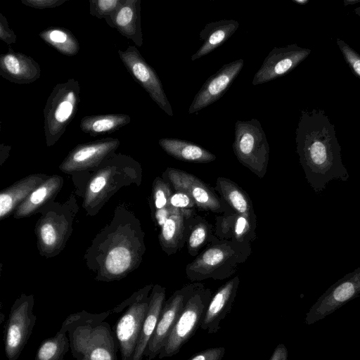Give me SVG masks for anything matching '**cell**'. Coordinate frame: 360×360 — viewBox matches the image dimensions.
I'll return each instance as SVG.
<instances>
[{"label": "cell", "mask_w": 360, "mask_h": 360, "mask_svg": "<svg viewBox=\"0 0 360 360\" xmlns=\"http://www.w3.org/2000/svg\"><path fill=\"white\" fill-rule=\"evenodd\" d=\"M42 181L43 178L40 176H30L2 191L0 194L1 219L11 213L20 202H22Z\"/></svg>", "instance_id": "cell-25"}, {"label": "cell", "mask_w": 360, "mask_h": 360, "mask_svg": "<svg viewBox=\"0 0 360 360\" xmlns=\"http://www.w3.org/2000/svg\"><path fill=\"white\" fill-rule=\"evenodd\" d=\"M239 284V276H236L221 285L212 295L200 326L202 330L209 334L219 331L221 322L231 310Z\"/></svg>", "instance_id": "cell-18"}, {"label": "cell", "mask_w": 360, "mask_h": 360, "mask_svg": "<svg viewBox=\"0 0 360 360\" xmlns=\"http://www.w3.org/2000/svg\"><path fill=\"white\" fill-rule=\"evenodd\" d=\"M196 215L193 209L175 208L160 230V243L165 253L168 255L175 254L184 246Z\"/></svg>", "instance_id": "cell-17"}, {"label": "cell", "mask_w": 360, "mask_h": 360, "mask_svg": "<svg viewBox=\"0 0 360 360\" xmlns=\"http://www.w3.org/2000/svg\"><path fill=\"white\" fill-rule=\"evenodd\" d=\"M360 295V266L330 285L309 308L304 323L312 325Z\"/></svg>", "instance_id": "cell-9"}, {"label": "cell", "mask_w": 360, "mask_h": 360, "mask_svg": "<svg viewBox=\"0 0 360 360\" xmlns=\"http://www.w3.org/2000/svg\"><path fill=\"white\" fill-rule=\"evenodd\" d=\"M163 175L175 191H182L189 195L199 209L218 213H224L231 210L212 188L196 176L172 167H168Z\"/></svg>", "instance_id": "cell-11"}, {"label": "cell", "mask_w": 360, "mask_h": 360, "mask_svg": "<svg viewBox=\"0 0 360 360\" xmlns=\"http://www.w3.org/2000/svg\"><path fill=\"white\" fill-rule=\"evenodd\" d=\"M213 230L214 226L205 219L198 215L194 217L186 240L188 252L191 257H196L200 250L211 243Z\"/></svg>", "instance_id": "cell-30"}, {"label": "cell", "mask_w": 360, "mask_h": 360, "mask_svg": "<svg viewBox=\"0 0 360 360\" xmlns=\"http://www.w3.org/2000/svg\"><path fill=\"white\" fill-rule=\"evenodd\" d=\"M168 206L176 209L189 210L196 205L189 195L182 191H174L169 198Z\"/></svg>", "instance_id": "cell-35"}, {"label": "cell", "mask_w": 360, "mask_h": 360, "mask_svg": "<svg viewBox=\"0 0 360 360\" xmlns=\"http://www.w3.org/2000/svg\"><path fill=\"white\" fill-rule=\"evenodd\" d=\"M130 121V116L122 113L89 115L82 119L79 127L83 132L96 136L114 132Z\"/></svg>", "instance_id": "cell-26"}, {"label": "cell", "mask_w": 360, "mask_h": 360, "mask_svg": "<svg viewBox=\"0 0 360 360\" xmlns=\"http://www.w3.org/2000/svg\"><path fill=\"white\" fill-rule=\"evenodd\" d=\"M33 295H22L13 303L4 327V351L8 360H17L32 333L37 321Z\"/></svg>", "instance_id": "cell-8"}, {"label": "cell", "mask_w": 360, "mask_h": 360, "mask_svg": "<svg viewBox=\"0 0 360 360\" xmlns=\"http://www.w3.org/2000/svg\"><path fill=\"white\" fill-rule=\"evenodd\" d=\"M158 143L168 155L181 161L208 163L217 158L207 149L185 140L163 138L160 139Z\"/></svg>", "instance_id": "cell-23"}, {"label": "cell", "mask_w": 360, "mask_h": 360, "mask_svg": "<svg viewBox=\"0 0 360 360\" xmlns=\"http://www.w3.org/2000/svg\"><path fill=\"white\" fill-rule=\"evenodd\" d=\"M41 39L59 53L74 56L79 51V43L75 36L68 29L49 27L39 33Z\"/></svg>", "instance_id": "cell-27"}, {"label": "cell", "mask_w": 360, "mask_h": 360, "mask_svg": "<svg viewBox=\"0 0 360 360\" xmlns=\"http://www.w3.org/2000/svg\"><path fill=\"white\" fill-rule=\"evenodd\" d=\"M40 238L43 244L53 247L58 241V232L54 226L50 222L44 223L40 228Z\"/></svg>", "instance_id": "cell-36"}, {"label": "cell", "mask_w": 360, "mask_h": 360, "mask_svg": "<svg viewBox=\"0 0 360 360\" xmlns=\"http://www.w3.org/2000/svg\"><path fill=\"white\" fill-rule=\"evenodd\" d=\"M269 360H288L286 347L283 343L278 345Z\"/></svg>", "instance_id": "cell-42"}, {"label": "cell", "mask_w": 360, "mask_h": 360, "mask_svg": "<svg viewBox=\"0 0 360 360\" xmlns=\"http://www.w3.org/2000/svg\"><path fill=\"white\" fill-rule=\"evenodd\" d=\"M213 294L212 290L200 283L189 300L172 330L158 358L171 357L177 354L182 346L200 328Z\"/></svg>", "instance_id": "cell-7"}, {"label": "cell", "mask_w": 360, "mask_h": 360, "mask_svg": "<svg viewBox=\"0 0 360 360\" xmlns=\"http://www.w3.org/2000/svg\"><path fill=\"white\" fill-rule=\"evenodd\" d=\"M59 176H54L45 180L36 188L18 207L15 217H24L33 213L58 189Z\"/></svg>", "instance_id": "cell-28"}, {"label": "cell", "mask_w": 360, "mask_h": 360, "mask_svg": "<svg viewBox=\"0 0 360 360\" xmlns=\"http://www.w3.org/2000/svg\"><path fill=\"white\" fill-rule=\"evenodd\" d=\"M122 0H91L89 13L98 18H107L120 6Z\"/></svg>", "instance_id": "cell-33"}, {"label": "cell", "mask_w": 360, "mask_h": 360, "mask_svg": "<svg viewBox=\"0 0 360 360\" xmlns=\"http://www.w3.org/2000/svg\"><path fill=\"white\" fill-rule=\"evenodd\" d=\"M200 283L185 285L165 301L155 330L148 342L144 356L147 360H153L159 355L164 347L172 330L176 325L184 307Z\"/></svg>", "instance_id": "cell-10"}, {"label": "cell", "mask_w": 360, "mask_h": 360, "mask_svg": "<svg viewBox=\"0 0 360 360\" xmlns=\"http://www.w3.org/2000/svg\"><path fill=\"white\" fill-rule=\"evenodd\" d=\"M118 55L134 79L147 91L157 105L169 116H173L172 106L164 91L162 82L155 70L146 61L138 49L129 46Z\"/></svg>", "instance_id": "cell-12"}, {"label": "cell", "mask_w": 360, "mask_h": 360, "mask_svg": "<svg viewBox=\"0 0 360 360\" xmlns=\"http://www.w3.org/2000/svg\"><path fill=\"white\" fill-rule=\"evenodd\" d=\"M336 43L346 63L360 81V54L341 39H336Z\"/></svg>", "instance_id": "cell-34"}, {"label": "cell", "mask_w": 360, "mask_h": 360, "mask_svg": "<svg viewBox=\"0 0 360 360\" xmlns=\"http://www.w3.org/2000/svg\"><path fill=\"white\" fill-rule=\"evenodd\" d=\"M153 188L155 210L167 207L169 198L173 193L169 183L165 179L158 177L154 181Z\"/></svg>", "instance_id": "cell-32"}, {"label": "cell", "mask_w": 360, "mask_h": 360, "mask_svg": "<svg viewBox=\"0 0 360 360\" xmlns=\"http://www.w3.org/2000/svg\"><path fill=\"white\" fill-rule=\"evenodd\" d=\"M80 85L71 78L56 84L51 92L44 109V133L46 145H54L74 119L80 103Z\"/></svg>", "instance_id": "cell-4"}, {"label": "cell", "mask_w": 360, "mask_h": 360, "mask_svg": "<svg viewBox=\"0 0 360 360\" xmlns=\"http://www.w3.org/2000/svg\"><path fill=\"white\" fill-rule=\"evenodd\" d=\"M311 52V49L297 44L274 48L256 72L252 84H262L289 73L303 62Z\"/></svg>", "instance_id": "cell-13"}, {"label": "cell", "mask_w": 360, "mask_h": 360, "mask_svg": "<svg viewBox=\"0 0 360 360\" xmlns=\"http://www.w3.org/2000/svg\"><path fill=\"white\" fill-rule=\"evenodd\" d=\"M131 255L125 247H116L111 250L105 258V265L107 271L113 276L125 273L129 268Z\"/></svg>", "instance_id": "cell-31"}, {"label": "cell", "mask_w": 360, "mask_h": 360, "mask_svg": "<svg viewBox=\"0 0 360 360\" xmlns=\"http://www.w3.org/2000/svg\"><path fill=\"white\" fill-rule=\"evenodd\" d=\"M354 12L356 15L360 17V6L355 8Z\"/></svg>", "instance_id": "cell-45"}, {"label": "cell", "mask_w": 360, "mask_h": 360, "mask_svg": "<svg viewBox=\"0 0 360 360\" xmlns=\"http://www.w3.org/2000/svg\"><path fill=\"white\" fill-rule=\"evenodd\" d=\"M117 139L105 138L77 145L60 165L65 172L86 169L98 165L119 146Z\"/></svg>", "instance_id": "cell-15"}, {"label": "cell", "mask_w": 360, "mask_h": 360, "mask_svg": "<svg viewBox=\"0 0 360 360\" xmlns=\"http://www.w3.org/2000/svg\"><path fill=\"white\" fill-rule=\"evenodd\" d=\"M65 1L66 0H21L24 5L37 9L56 8Z\"/></svg>", "instance_id": "cell-39"}, {"label": "cell", "mask_w": 360, "mask_h": 360, "mask_svg": "<svg viewBox=\"0 0 360 360\" xmlns=\"http://www.w3.org/2000/svg\"><path fill=\"white\" fill-rule=\"evenodd\" d=\"M105 20L136 46L143 45L140 0H122L116 11Z\"/></svg>", "instance_id": "cell-20"}, {"label": "cell", "mask_w": 360, "mask_h": 360, "mask_svg": "<svg viewBox=\"0 0 360 360\" xmlns=\"http://www.w3.org/2000/svg\"><path fill=\"white\" fill-rule=\"evenodd\" d=\"M166 289L159 285L153 286L141 335L132 360H142L148 342L155 330L160 313L165 302Z\"/></svg>", "instance_id": "cell-21"}, {"label": "cell", "mask_w": 360, "mask_h": 360, "mask_svg": "<svg viewBox=\"0 0 360 360\" xmlns=\"http://www.w3.org/2000/svg\"><path fill=\"white\" fill-rule=\"evenodd\" d=\"M244 65L243 59L224 65L210 77L194 97L188 113H195L219 99L232 84Z\"/></svg>", "instance_id": "cell-14"}, {"label": "cell", "mask_w": 360, "mask_h": 360, "mask_svg": "<svg viewBox=\"0 0 360 360\" xmlns=\"http://www.w3.org/2000/svg\"><path fill=\"white\" fill-rule=\"evenodd\" d=\"M256 229L257 217L229 210L216 217L213 234L219 240L251 243L257 237Z\"/></svg>", "instance_id": "cell-16"}, {"label": "cell", "mask_w": 360, "mask_h": 360, "mask_svg": "<svg viewBox=\"0 0 360 360\" xmlns=\"http://www.w3.org/2000/svg\"><path fill=\"white\" fill-rule=\"evenodd\" d=\"M295 135L300 163L315 193L332 180L349 179L335 127L323 110H302Z\"/></svg>", "instance_id": "cell-1"}, {"label": "cell", "mask_w": 360, "mask_h": 360, "mask_svg": "<svg viewBox=\"0 0 360 360\" xmlns=\"http://www.w3.org/2000/svg\"><path fill=\"white\" fill-rule=\"evenodd\" d=\"M224 354L223 347L209 348L195 354L188 360H222Z\"/></svg>", "instance_id": "cell-37"}, {"label": "cell", "mask_w": 360, "mask_h": 360, "mask_svg": "<svg viewBox=\"0 0 360 360\" xmlns=\"http://www.w3.org/2000/svg\"><path fill=\"white\" fill-rule=\"evenodd\" d=\"M153 288L152 285L146 286L112 309L113 313H119L127 307L113 327L121 360H132L148 312Z\"/></svg>", "instance_id": "cell-5"}, {"label": "cell", "mask_w": 360, "mask_h": 360, "mask_svg": "<svg viewBox=\"0 0 360 360\" xmlns=\"http://www.w3.org/2000/svg\"><path fill=\"white\" fill-rule=\"evenodd\" d=\"M105 172L100 173L92 179L89 186V192L91 195L95 196L101 193L108 183V178Z\"/></svg>", "instance_id": "cell-40"}, {"label": "cell", "mask_w": 360, "mask_h": 360, "mask_svg": "<svg viewBox=\"0 0 360 360\" xmlns=\"http://www.w3.org/2000/svg\"><path fill=\"white\" fill-rule=\"evenodd\" d=\"M215 190L233 212L249 217H257L251 199L234 181L225 177H218Z\"/></svg>", "instance_id": "cell-24"}, {"label": "cell", "mask_w": 360, "mask_h": 360, "mask_svg": "<svg viewBox=\"0 0 360 360\" xmlns=\"http://www.w3.org/2000/svg\"><path fill=\"white\" fill-rule=\"evenodd\" d=\"M174 210L175 208L167 206L164 208L155 210V218L158 225L162 227Z\"/></svg>", "instance_id": "cell-41"}, {"label": "cell", "mask_w": 360, "mask_h": 360, "mask_svg": "<svg viewBox=\"0 0 360 360\" xmlns=\"http://www.w3.org/2000/svg\"><path fill=\"white\" fill-rule=\"evenodd\" d=\"M67 325L64 321L58 332L53 337L44 340L39 345L34 360H64L70 349Z\"/></svg>", "instance_id": "cell-29"}, {"label": "cell", "mask_w": 360, "mask_h": 360, "mask_svg": "<svg viewBox=\"0 0 360 360\" xmlns=\"http://www.w3.org/2000/svg\"><path fill=\"white\" fill-rule=\"evenodd\" d=\"M239 22L234 20H221L207 24L200 32L202 46L191 56L195 60L205 56L226 41L238 30Z\"/></svg>", "instance_id": "cell-22"}, {"label": "cell", "mask_w": 360, "mask_h": 360, "mask_svg": "<svg viewBox=\"0 0 360 360\" xmlns=\"http://www.w3.org/2000/svg\"><path fill=\"white\" fill-rule=\"evenodd\" d=\"M0 39L10 46L15 43L17 37L12 29L10 28L7 19L0 13Z\"/></svg>", "instance_id": "cell-38"}, {"label": "cell", "mask_w": 360, "mask_h": 360, "mask_svg": "<svg viewBox=\"0 0 360 360\" xmlns=\"http://www.w3.org/2000/svg\"><path fill=\"white\" fill-rule=\"evenodd\" d=\"M251 252L250 243L219 240L214 236L205 250L186 265V276L193 282L228 278L237 271Z\"/></svg>", "instance_id": "cell-3"}, {"label": "cell", "mask_w": 360, "mask_h": 360, "mask_svg": "<svg viewBox=\"0 0 360 360\" xmlns=\"http://www.w3.org/2000/svg\"><path fill=\"white\" fill-rule=\"evenodd\" d=\"M359 3H360V0H344L343 1V5L345 6H353V5H355Z\"/></svg>", "instance_id": "cell-43"}, {"label": "cell", "mask_w": 360, "mask_h": 360, "mask_svg": "<svg viewBox=\"0 0 360 360\" xmlns=\"http://www.w3.org/2000/svg\"><path fill=\"white\" fill-rule=\"evenodd\" d=\"M292 1L300 5H305L309 3V0H292Z\"/></svg>", "instance_id": "cell-44"}, {"label": "cell", "mask_w": 360, "mask_h": 360, "mask_svg": "<svg viewBox=\"0 0 360 360\" xmlns=\"http://www.w3.org/2000/svg\"><path fill=\"white\" fill-rule=\"evenodd\" d=\"M233 153L238 160L259 179L266 173L269 146L259 120H238L235 124Z\"/></svg>", "instance_id": "cell-6"}, {"label": "cell", "mask_w": 360, "mask_h": 360, "mask_svg": "<svg viewBox=\"0 0 360 360\" xmlns=\"http://www.w3.org/2000/svg\"><path fill=\"white\" fill-rule=\"evenodd\" d=\"M0 75L18 84H28L41 76L39 65L30 56L9 51L0 56Z\"/></svg>", "instance_id": "cell-19"}, {"label": "cell", "mask_w": 360, "mask_h": 360, "mask_svg": "<svg viewBox=\"0 0 360 360\" xmlns=\"http://www.w3.org/2000/svg\"><path fill=\"white\" fill-rule=\"evenodd\" d=\"M110 311L90 314L86 311L70 314L67 325L70 351L76 360H118L119 347L109 323Z\"/></svg>", "instance_id": "cell-2"}]
</instances>
